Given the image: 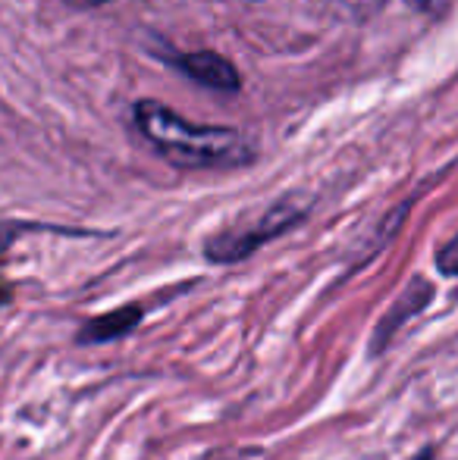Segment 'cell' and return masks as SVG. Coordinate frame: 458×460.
I'll return each instance as SVG.
<instances>
[{
	"mask_svg": "<svg viewBox=\"0 0 458 460\" xmlns=\"http://www.w3.org/2000/svg\"><path fill=\"white\" fill-rule=\"evenodd\" d=\"M132 119L154 154H160L176 170H227L255 157L242 132L229 126H195L151 97L135 103Z\"/></svg>",
	"mask_w": 458,
	"mask_h": 460,
	"instance_id": "obj_1",
	"label": "cell"
},
{
	"mask_svg": "<svg viewBox=\"0 0 458 460\" xmlns=\"http://www.w3.org/2000/svg\"><path fill=\"white\" fill-rule=\"evenodd\" d=\"M311 210L305 198H283L257 219L248 229H236V232H223V235H214L211 242H204V257L214 263H236L245 261L248 254H255L257 248H264L267 242L280 238L283 232H289L292 226H299L305 219V213Z\"/></svg>",
	"mask_w": 458,
	"mask_h": 460,
	"instance_id": "obj_2",
	"label": "cell"
},
{
	"mask_svg": "<svg viewBox=\"0 0 458 460\" xmlns=\"http://www.w3.org/2000/svg\"><path fill=\"white\" fill-rule=\"evenodd\" d=\"M170 66L176 73H183L185 79H192L195 85L211 88V92L236 94L242 88V75L232 66L227 57L214 54V50H195V54H173L166 57Z\"/></svg>",
	"mask_w": 458,
	"mask_h": 460,
	"instance_id": "obj_3",
	"label": "cell"
},
{
	"mask_svg": "<svg viewBox=\"0 0 458 460\" xmlns=\"http://www.w3.org/2000/svg\"><path fill=\"white\" fill-rule=\"evenodd\" d=\"M139 323H141V307L139 304H129V307H120L113 314L85 323L79 329V341L82 345H104V341L122 339L126 332H132Z\"/></svg>",
	"mask_w": 458,
	"mask_h": 460,
	"instance_id": "obj_4",
	"label": "cell"
},
{
	"mask_svg": "<svg viewBox=\"0 0 458 460\" xmlns=\"http://www.w3.org/2000/svg\"><path fill=\"white\" fill-rule=\"evenodd\" d=\"M430 301V285L424 282V279H415V285H411L409 291H405L402 297H399L396 304H392V310H390V316H386L383 323H380V329H377V348H380V341H390V335L399 329V323H405L409 316H415L418 310L424 307V304Z\"/></svg>",
	"mask_w": 458,
	"mask_h": 460,
	"instance_id": "obj_5",
	"label": "cell"
},
{
	"mask_svg": "<svg viewBox=\"0 0 458 460\" xmlns=\"http://www.w3.org/2000/svg\"><path fill=\"white\" fill-rule=\"evenodd\" d=\"M343 4H346L348 10H352L358 19H367V16H373V13L383 10V6L390 4V0H343Z\"/></svg>",
	"mask_w": 458,
	"mask_h": 460,
	"instance_id": "obj_6",
	"label": "cell"
},
{
	"mask_svg": "<svg viewBox=\"0 0 458 460\" xmlns=\"http://www.w3.org/2000/svg\"><path fill=\"white\" fill-rule=\"evenodd\" d=\"M19 232H25V226H16V223H0V254L16 242Z\"/></svg>",
	"mask_w": 458,
	"mask_h": 460,
	"instance_id": "obj_7",
	"label": "cell"
},
{
	"mask_svg": "<svg viewBox=\"0 0 458 460\" xmlns=\"http://www.w3.org/2000/svg\"><path fill=\"white\" fill-rule=\"evenodd\" d=\"M440 270L446 276H453L455 273V242H446L443 244V251H440Z\"/></svg>",
	"mask_w": 458,
	"mask_h": 460,
	"instance_id": "obj_8",
	"label": "cell"
},
{
	"mask_svg": "<svg viewBox=\"0 0 458 460\" xmlns=\"http://www.w3.org/2000/svg\"><path fill=\"white\" fill-rule=\"evenodd\" d=\"M69 6H76V10H94V6H104L111 4V0H67Z\"/></svg>",
	"mask_w": 458,
	"mask_h": 460,
	"instance_id": "obj_9",
	"label": "cell"
}]
</instances>
